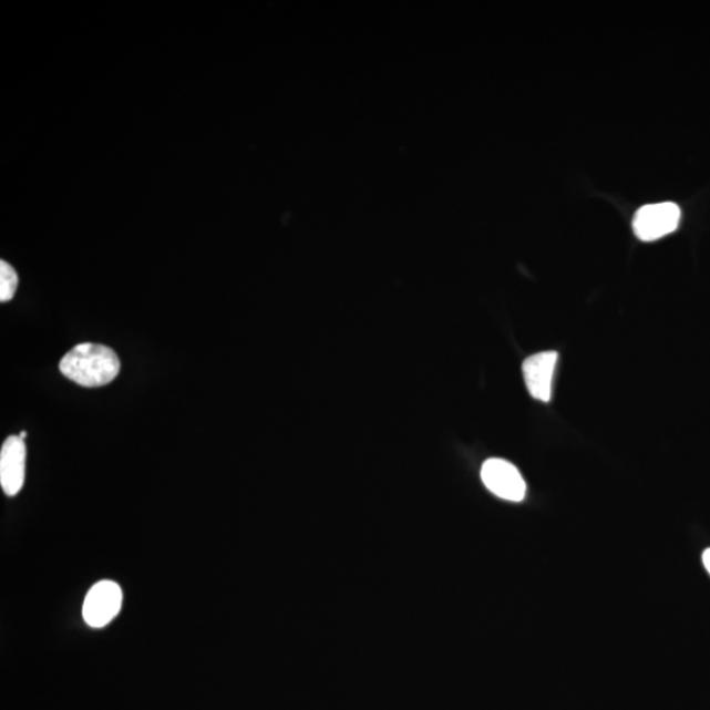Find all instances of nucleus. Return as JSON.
Instances as JSON below:
<instances>
[{
    "mask_svg": "<svg viewBox=\"0 0 710 710\" xmlns=\"http://www.w3.org/2000/svg\"><path fill=\"white\" fill-rule=\"evenodd\" d=\"M60 370L70 381L82 387L111 383L121 371L114 350L100 343H80L62 358Z\"/></svg>",
    "mask_w": 710,
    "mask_h": 710,
    "instance_id": "f257e3e1",
    "label": "nucleus"
},
{
    "mask_svg": "<svg viewBox=\"0 0 710 710\" xmlns=\"http://www.w3.org/2000/svg\"><path fill=\"white\" fill-rule=\"evenodd\" d=\"M123 606V590L117 583L102 580L89 590L83 603V618L91 628L101 629L114 620Z\"/></svg>",
    "mask_w": 710,
    "mask_h": 710,
    "instance_id": "f03ea898",
    "label": "nucleus"
},
{
    "mask_svg": "<svg viewBox=\"0 0 710 710\" xmlns=\"http://www.w3.org/2000/svg\"><path fill=\"white\" fill-rule=\"evenodd\" d=\"M680 208L673 203L648 204L637 210L632 229L642 241H656L677 230L680 223Z\"/></svg>",
    "mask_w": 710,
    "mask_h": 710,
    "instance_id": "7ed1b4c3",
    "label": "nucleus"
},
{
    "mask_svg": "<svg viewBox=\"0 0 710 710\" xmlns=\"http://www.w3.org/2000/svg\"><path fill=\"white\" fill-rule=\"evenodd\" d=\"M482 481L492 494L508 502H523L526 495V483L522 474L511 462L491 459L482 467Z\"/></svg>",
    "mask_w": 710,
    "mask_h": 710,
    "instance_id": "20e7f679",
    "label": "nucleus"
},
{
    "mask_svg": "<svg viewBox=\"0 0 710 710\" xmlns=\"http://www.w3.org/2000/svg\"><path fill=\"white\" fill-rule=\"evenodd\" d=\"M27 449L24 440L11 435L0 450V486L7 496H16L25 480Z\"/></svg>",
    "mask_w": 710,
    "mask_h": 710,
    "instance_id": "39448f33",
    "label": "nucleus"
},
{
    "mask_svg": "<svg viewBox=\"0 0 710 710\" xmlns=\"http://www.w3.org/2000/svg\"><path fill=\"white\" fill-rule=\"evenodd\" d=\"M557 351H541L523 363L525 384L533 399L548 403L552 399L553 378L557 368Z\"/></svg>",
    "mask_w": 710,
    "mask_h": 710,
    "instance_id": "423d86ee",
    "label": "nucleus"
},
{
    "mask_svg": "<svg viewBox=\"0 0 710 710\" xmlns=\"http://www.w3.org/2000/svg\"><path fill=\"white\" fill-rule=\"evenodd\" d=\"M19 277L13 267L6 261H0V301L6 303L17 294Z\"/></svg>",
    "mask_w": 710,
    "mask_h": 710,
    "instance_id": "0eeeda50",
    "label": "nucleus"
},
{
    "mask_svg": "<svg viewBox=\"0 0 710 710\" xmlns=\"http://www.w3.org/2000/svg\"><path fill=\"white\" fill-rule=\"evenodd\" d=\"M702 564H704L707 572L710 575V547L702 554Z\"/></svg>",
    "mask_w": 710,
    "mask_h": 710,
    "instance_id": "6e6552de",
    "label": "nucleus"
},
{
    "mask_svg": "<svg viewBox=\"0 0 710 710\" xmlns=\"http://www.w3.org/2000/svg\"><path fill=\"white\" fill-rule=\"evenodd\" d=\"M27 434H28V433H27L25 431H23V432H21V433H20L19 438H20L21 440H24V439L27 438Z\"/></svg>",
    "mask_w": 710,
    "mask_h": 710,
    "instance_id": "1a4fd4ad",
    "label": "nucleus"
}]
</instances>
